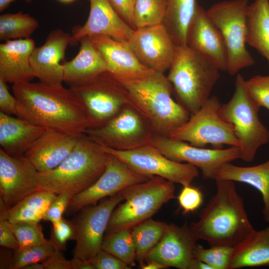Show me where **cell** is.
<instances>
[{
  "label": "cell",
  "instance_id": "cell-1",
  "mask_svg": "<svg viewBox=\"0 0 269 269\" xmlns=\"http://www.w3.org/2000/svg\"><path fill=\"white\" fill-rule=\"evenodd\" d=\"M16 116L46 129L79 135L90 128L86 111L71 88L30 81L13 84Z\"/></svg>",
  "mask_w": 269,
  "mask_h": 269
},
{
  "label": "cell",
  "instance_id": "cell-2",
  "mask_svg": "<svg viewBox=\"0 0 269 269\" xmlns=\"http://www.w3.org/2000/svg\"><path fill=\"white\" fill-rule=\"evenodd\" d=\"M216 183L215 194L202 210L199 220L189 226L197 240H204L210 246H224L233 248L255 229L235 182L217 180Z\"/></svg>",
  "mask_w": 269,
  "mask_h": 269
},
{
  "label": "cell",
  "instance_id": "cell-3",
  "mask_svg": "<svg viewBox=\"0 0 269 269\" xmlns=\"http://www.w3.org/2000/svg\"><path fill=\"white\" fill-rule=\"evenodd\" d=\"M119 81L129 104L148 122L155 134L169 137L189 119L190 114L172 98V86L164 73L153 71L140 78Z\"/></svg>",
  "mask_w": 269,
  "mask_h": 269
},
{
  "label": "cell",
  "instance_id": "cell-4",
  "mask_svg": "<svg viewBox=\"0 0 269 269\" xmlns=\"http://www.w3.org/2000/svg\"><path fill=\"white\" fill-rule=\"evenodd\" d=\"M108 154L85 134L80 135L70 154L56 168L37 171L36 185L56 194L73 196L92 185L106 169Z\"/></svg>",
  "mask_w": 269,
  "mask_h": 269
},
{
  "label": "cell",
  "instance_id": "cell-5",
  "mask_svg": "<svg viewBox=\"0 0 269 269\" xmlns=\"http://www.w3.org/2000/svg\"><path fill=\"white\" fill-rule=\"evenodd\" d=\"M220 70L215 64L187 45L176 47L166 77L176 101L190 116L210 98Z\"/></svg>",
  "mask_w": 269,
  "mask_h": 269
},
{
  "label": "cell",
  "instance_id": "cell-6",
  "mask_svg": "<svg viewBox=\"0 0 269 269\" xmlns=\"http://www.w3.org/2000/svg\"><path fill=\"white\" fill-rule=\"evenodd\" d=\"M120 192L125 202L113 211L106 233L132 229L151 218L164 204L175 198V186L171 181L154 176L127 187Z\"/></svg>",
  "mask_w": 269,
  "mask_h": 269
},
{
  "label": "cell",
  "instance_id": "cell-7",
  "mask_svg": "<svg viewBox=\"0 0 269 269\" xmlns=\"http://www.w3.org/2000/svg\"><path fill=\"white\" fill-rule=\"evenodd\" d=\"M257 106L249 95L246 80L237 74L231 99L221 105L219 114L231 124L239 143L241 159L253 161L258 150L269 142V131L261 121Z\"/></svg>",
  "mask_w": 269,
  "mask_h": 269
},
{
  "label": "cell",
  "instance_id": "cell-8",
  "mask_svg": "<svg viewBox=\"0 0 269 269\" xmlns=\"http://www.w3.org/2000/svg\"><path fill=\"white\" fill-rule=\"evenodd\" d=\"M248 0H229L214 4L207 14L219 30L227 54L226 72L234 75L255 64L246 47Z\"/></svg>",
  "mask_w": 269,
  "mask_h": 269
},
{
  "label": "cell",
  "instance_id": "cell-9",
  "mask_svg": "<svg viewBox=\"0 0 269 269\" xmlns=\"http://www.w3.org/2000/svg\"><path fill=\"white\" fill-rule=\"evenodd\" d=\"M221 104L215 96L210 97L188 120L174 131L169 137L198 147L211 145L213 148L224 145L239 147L233 127L219 114Z\"/></svg>",
  "mask_w": 269,
  "mask_h": 269
},
{
  "label": "cell",
  "instance_id": "cell-10",
  "mask_svg": "<svg viewBox=\"0 0 269 269\" xmlns=\"http://www.w3.org/2000/svg\"><path fill=\"white\" fill-rule=\"evenodd\" d=\"M85 134L101 146L121 151L150 144L155 135L148 122L129 104L106 124Z\"/></svg>",
  "mask_w": 269,
  "mask_h": 269
},
{
  "label": "cell",
  "instance_id": "cell-11",
  "mask_svg": "<svg viewBox=\"0 0 269 269\" xmlns=\"http://www.w3.org/2000/svg\"><path fill=\"white\" fill-rule=\"evenodd\" d=\"M70 88L86 111L89 129L103 126L129 104L125 88L108 71L85 84Z\"/></svg>",
  "mask_w": 269,
  "mask_h": 269
},
{
  "label": "cell",
  "instance_id": "cell-12",
  "mask_svg": "<svg viewBox=\"0 0 269 269\" xmlns=\"http://www.w3.org/2000/svg\"><path fill=\"white\" fill-rule=\"evenodd\" d=\"M101 146L105 152L115 156L140 175L159 176L182 186L190 185L199 176L197 168L168 158L151 144L127 151Z\"/></svg>",
  "mask_w": 269,
  "mask_h": 269
},
{
  "label": "cell",
  "instance_id": "cell-13",
  "mask_svg": "<svg viewBox=\"0 0 269 269\" xmlns=\"http://www.w3.org/2000/svg\"><path fill=\"white\" fill-rule=\"evenodd\" d=\"M151 144L168 158L190 164L200 169L202 177L206 179H213L215 171L222 164L241 159V151L238 146L224 149L205 148L156 134Z\"/></svg>",
  "mask_w": 269,
  "mask_h": 269
},
{
  "label": "cell",
  "instance_id": "cell-14",
  "mask_svg": "<svg viewBox=\"0 0 269 269\" xmlns=\"http://www.w3.org/2000/svg\"><path fill=\"white\" fill-rule=\"evenodd\" d=\"M123 200L119 192L97 205L86 206L80 210L73 222L76 232L74 257L90 262L101 250L112 213Z\"/></svg>",
  "mask_w": 269,
  "mask_h": 269
},
{
  "label": "cell",
  "instance_id": "cell-15",
  "mask_svg": "<svg viewBox=\"0 0 269 269\" xmlns=\"http://www.w3.org/2000/svg\"><path fill=\"white\" fill-rule=\"evenodd\" d=\"M108 154L105 170L89 188L72 197L66 211L68 215L74 214L85 207L96 205L101 199L112 196L127 187L152 177L134 172L119 159Z\"/></svg>",
  "mask_w": 269,
  "mask_h": 269
},
{
  "label": "cell",
  "instance_id": "cell-16",
  "mask_svg": "<svg viewBox=\"0 0 269 269\" xmlns=\"http://www.w3.org/2000/svg\"><path fill=\"white\" fill-rule=\"evenodd\" d=\"M37 171L24 155L11 156L0 148V210L36 191Z\"/></svg>",
  "mask_w": 269,
  "mask_h": 269
},
{
  "label": "cell",
  "instance_id": "cell-17",
  "mask_svg": "<svg viewBox=\"0 0 269 269\" xmlns=\"http://www.w3.org/2000/svg\"><path fill=\"white\" fill-rule=\"evenodd\" d=\"M127 42L144 66L164 73L168 70L176 46L163 24L134 29Z\"/></svg>",
  "mask_w": 269,
  "mask_h": 269
},
{
  "label": "cell",
  "instance_id": "cell-18",
  "mask_svg": "<svg viewBox=\"0 0 269 269\" xmlns=\"http://www.w3.org/2000/svg\"><path fill=\"white\" fill-rule=\"evenodd\" d=\"M197 241L187 224H167L160 241L147 254L143 263L156 261L166 268L189 269Z\"/></svg>",
  "mask_w": 269,
  "mask_h": 269
},
{
  "label": "cell",
  "instance_id": "cell-19",
  "mask_svg": "<svg viewBox=\"0 0 269 269\" xmlns=\"http://www.w3.org/2000/svg\"><path fill=\"white\" fill-rule=\"evenodd\" d=\"M186 45L226 71L227 54L223 37L207 10L198 4L187 29Z\"/></svg>",
  "mask_w": 269,
  "mask_h": 269
},
{
  "label": "cell",
  "instance_id": "cell-20",
  "mask_svg": "<svg viewBox=\"0 0 269 269\" xmlns=\"http://www.w3.org/2000/svg\"><path fill=\"white\" fill-rule=\"evenodd\" d=\"M71 34L61 29L51 31L44 44L35 47L30 57V66L34 78L47 85L62 84L64 59L66 48L70 44Z\"/></svg>",
  "mask_w": 269,
  "mask_h": 269
},
{
  "label": "cell",
  "instance_id": "cell-21",
  "mask_svg": "<svg viewBox=\"0 0 269 269\" xmlns=\"http://www.w3.org/2000/svg\"><path fill=\"white\" fill-rule=\"evenodd\" d=\"M88 37L104 60L107 71L118 80L138 79L154 71L139 62L127 41L106 35Z\"/></svg>",
  "mask_w": 269,
  "mask_h": 269
},
{
  "label": "cell",
  "instance_id": "cell-22",
  "mask_svg": "<svg viewBox=\"0 0 269 269\" xmlns=\"http://www.w3.org/2000/svg\"><path fill=\"white\" fill-rule=\"evenodd\" d=\"M89 1L87 20L73 31L70 44H75L84 37L95 35H106L118 40L128 41L134 29L120 16L109 0Z\"/></svg>",
  "mask_w": 269,
  "mask_h": 269
},
{
  "label": "cell",
  "instance_id": "cell-23",
  "mask_svg": "<svg viewBox=\"0 0 269 269\" xmlns=\"http://www.w3.org/2000/svg\"><path fill=\"white\" fill-rule=\"evenodd\" d=\"M80 135L47 129L25 152L24 155L37 171L51 170L57 167L70 154Z\"/></svg>",
  "mask_w": 269,
  "mask_h": 269
},
{
  "label": "cell",
  "instance_id": "cell-24",
  "mask_svg": "<svg viewBox=\"0 0 269 269\" xmlns=\"http://www.w3.org/2000/svg\"><path fill=\"white\" fill-rule=\"evenodd\" d=\"M29 38L10 40L0 44V78L13 84L29 82L34 78L30 57L35 48Z\"/></svg>",
  "mask_w": 269,
  "mask_h": 269
},
{
  "label": "cell",
  "instance_id": "cell-25",
  "mask_svg": "<svg viewBox=\"0 0 269 269\" xmlns=\"http://www.w3.org/2000/svg\"><path fill=\"white\" fill-rule=\"evenodd\" d=\"M79 42L77 55L63 64V82L70 88L85 84L107 71L104 60L89 37H84Z\"/></svg>",
  "mask_w": 269,
  "mask_h": 269
},
{
  "label": "cell",
  "instance_id": "cell-26",
  "mask_svg": "<svg viewBox=\"0 0 269 269\" xmlns=\"http://www.w3.org/2000/svg\"><path fill=\"white\" fill-rule=\"evenodd\" d=\"M47 129L0 111V148L11 156L24 155Z\"/></svg>",
  "mask_w": 269,
  "mask_h": 269
},
{
  "label": "cell",
  "instance_id": "cell-27",
  "mask_svg": "<svg viewBox=\"0 0 269 269\" xmlns=\"http://www.w3.org/2000/svg\"><path fill=\"white\" fill-rule=\"evenodd\" d=\"M226 162L215 171L213 179L239 182L249 184L261 194L264 220L269 223V159L252 166H239Z\"/></svg>",
  "mask_w": 269,
  "mask_h": 269
},
{
  "label": "cell",
  "instance_id": "cell-28",
  "mask_svg": "<svg viewBox=\"0 0 269 269\" xmlns=\"http://www.w3.org/2000/svg\"><path fill=\"white\" fill-rule=\"evenodd\" d=\"M269 267V226L256 230L233 248L228 269Z\"/></svg>",
  "mask_w": 269,
  "mask_h": 269
},
{
  "label": "cell",
  "instance_id": "cell-29",
  "mask_svg": "<svg viewBox=\"0 0 269 269\" xmlns=\"http://www.w3.org/2000/svg\"><path fill=\"white\" fill-rule=\"evenodd\" d=\"M246 26V43L269 63V0H255L248 5Z\"/></svg>",
  "mask_w": 269,
  "mask_h": 269
},
{
  "label": "cell",
  "instance_id": "cell-30",
  "mask_svg": "<svg viewBox=\"0 0 269 269\" xmlns=\"http://www.w3.org/2000/svg\"><path fill=\"white\" fill-rule=\"evenodd\" d=\"M57 195L43 190H37L12 207L0 210V219L6 220L10 223H39Z\"/></svg>",
  "mask_w": 269,
  "mask_h": 269
},
{
  "label": "cell",
  "instance_id": "cell-31",
  "mask_svg": "<svg viewBox=\"0 0 269 269\" xmlns=\"http://www.w3.org/2000/svg\"><path fill=\"white\" fill-rule=\"evenodd\" d=\"M196 0H166L163 25L176 47L186 45V33L197 6Z\"/></svg>",
  "mask_w": 269,
  "mask_h": 269
},
{
  "label": "cell",
  "instance_id": "cell-32",
  "mask_svg": "<svg viewBox=\"0 0 269 269\" xmlns=\"http://www.w3.org/2000/svg\"><path fill=\"white\" fill-rule=\"evenodd\" d=\"M167 224L151 218L131 229L135 246L136 260L140 264L143 263L147 254L160 241Z\"/></svg>",
  "mask_w": 269,
  "mask_h": 269
},
{
  "label": "cell",
  "instance_id": "cell-33",
  "mask_svg": "<svg viewBox=\"0 0 269 269\" xmlns=\"http://www.w3.org/2000/svg\"><path fill=\"white\" fill-rule=\"evenodd\" d=\"M39 26L38 21L28 13L21 11L0 15V40L30 38Z\"/></svg>",
  "mask_w": 269,
  "mask_h": 269
},
{
  "label": "cell",
  "instance_id": "cell-34",
  "mask_svg": "<svg viewBox=\"0 0 269 269\" xmlns=\"http://www.w3.org/2000/svg\"><path fill=\"white\" fill-rule=\"evenodd\" d=\"M101 250L114 255L131 267L135 266L136 249L131 229H124L106 233Z\"/></svg>",
  "mask_w": 269,
  "mask_h": 269
},
{
  "label": "cell",
  "instance_id": "cell-35",
  "mask_svg": "<svg viewBox=\"0 0 269 269\" xmlns=\"http://www.w3.org/2000/svg\"><path fill=\"white\" fill-rule=\"evenodd\" d=\"M166 0H135L133 12V27L137 29L163 24Z\"/></svg>",
  "mask_w": 269,
  "mask_h": 269
},
{
  "label": "cell",
  "instance_id": "cell-36",
  "mask_svg": "<svg viewBox=\"0 0 269 269\" xmlns=\"http://www.w3.org/2000/svg\"><path fill=\"white\" fill-rule=\"evenodd\" d=\"M55 251L50 241L46 244L19 248L13 255L12 269H23L30 264L42 262Z\"/></svg>",
  "mask_w": 269,
  "mask_h": 269
},
{
  "label": "cell",
  "instance_id": "cell-37",
  "mask_svg": "<svg viewBox=\"0 0 269 269\" xmlns=\"http://www.w3.org/2000/svg\"><path fill=\"white\" fill-rule=\"evenodd\" d=\"M232 250V248L228 246H214L205 248L196 245L193 257L204 262L212 269H228Z\"/></svg>",
  "mask_w": 269,
  "mask_h": 269
},
{
  "label": "cell",
  "instance_id": "cell-38",
  "mask_svg": "<svg viewBox=\"0 0 269 269\" xmlns=\"http://www.w3.org/2000/svg\"><path fill=\"white\" fill-rule=\"evenodd\" d=\"M11 229L20 248L46 244L50 242L44 236L39 223L19 222L11 223Z\"/></svg>",
  "mask_w": 269,
  "mask_h": 269
},
{
  "label": "cell",
  "instance_id": "cell-39",
  "mask_svg": "<svg viewBox=\"0 0 269 269\" xmlns=\"http://www.w3.org/2000/svg\"><path fill=\"white\" fill-rule=\"evenodd\" d=\"M246 86L257 106L269 111V75L254 76L246 80Z\"/></svg>",
  "mask_w": 269,
  "mask_h": 269
},
{
  "label": "cell",
  "instance_id": "cell-40",
  "mask_svg": "<svg viewBox=\"0 0 269 269\" xmlns=\"http://www.w3.org/2000/svg\"><path fill=\"white\" fill-rule=\"evenodd\" d=\"M52 225L50 242L56 251L62 252L65 249L68 241L76 239L74 223L63 218Z\"/></svg>",
  "mask_w": 269,
  "mask_h": 269
},
{
  "label": "cell",
  "instance_id": "cell-41",
  "mask_svg": "<svg viewBox=\"0 0 269 269\" xmlns=\"http://www.w3.org/2000/svg\"><path fill=\"white\" fill-rule=\"evenodd\" d=\"M177 198L179 206L185 214L196 211L203 202L202 191L190 184L183 186Z\"/></svg>",
  "mask_w": 269,
  "mask_h": 269
},
{
  "label": "cell",
  "instance_id": "cell-42",
  "mask_svg": "<svg viewBox=\"0 0 269 269\" xmlns=\"http://www.w3.org/2000/svg\"><path fill=\"white\" fill-rule=\"evenodd\" d=\"M73 196L66 194H57L46 210L43 220L52 224L61 220Z\"/></svg>",
  "mask_w": 269,
  "mask_h": 269
},
{
  "label": "cell",
  "instance_id": "cell-43",
  "mask_svg": "<svg viewBox=\"0 0 269 269\" xmlns=\"http://www.w3.org/2000/svg\"><path fill=\"white\" fill-rule=\"evenodd\" d=\"M93 269H130L129 266L114 255L101 250L90 261Z\"/></svg>",
  "mask_w": 269,
  "mask_h": 269
},
{
  "label": "cell",
  "instance_id": "cell-44",
  "mask_svg": "<svg viewBox=\"0 0 269 269\" xmlns=\"http://www.w3.org/2000/svg\"><path fill=\"white\" fill-rule=\"evenodd\" d=\"M6 83L0 78V111L16 116V100L9 92Z\"/></svg>",
  "mask_w": 269,
  "mask_h": 269
},
{
  "label": "cell",
  "instance_id": "cell-45",
  "mask_svg": "<svg viewBox=\"0 0 269 269\" xmlns=\"http://www.w3.org/2000/svg\"><path fill=\"white\" fill-rule=\"evenodd\" d=\"M0 246L14 251L20 248L11 229V223L2 219H0Z\"/></svg>",
  "mask_w": 269,
  "mask_h": 269
},
{
  "label": "cell",
  "instance_id": "cell-46",
  "mask_svg": "<svg viewBox=\"0 0 269 269\" xmlns=\"http://www.w3.org/2000/svg\"><path fill=\"white\" fill-rule=\"evenodd\" d=\"M109 1L120 16L133 29V12L135 0Z\"/></svg>",
  "mask_w": 269,
  "mask_h": 269
},
{
  "label": "cell",
  "instance_id": "cell-47",
  "mask_svg": "<svg viewBox=\"0 0 269 269\" xmlns=\"http://www.w3.org/2000/svg\"><path fill=\"white\" fill-rule=\"evenodd\" d=\"M44 269H72L71 260H67L62 252L56 251L42 262Z\"/></svg>",
  "mask_w": 269,
  "mask_h": 269
},
{
  "label": "cell",
  "instance_id": "cell-48",
  "mask_svg": "<svg viewBox=\"0 0 269 269\" xmlns=\"http://www.w3.org/2000/svg\"><path fill=\"white\" fill-rule=\"evenodd\" d=\"M72 269H93L89 261L82 260L78 257H74L71 259Z\"/></svg>",
  "mask_w": 269,
  "mask_h": 269
},
{
  "label": "cell",
  "instance_id": "cell-49",
  "mask_svg": "<svg viewBox=\"0 0 269 269\" xmlns=\"http://www.w3.org/2000/svg\"><path fill=\"white\" fill-rule=\"evenodd\" d=\"M142 269H162L166 268L163 265L156 261H149L140 264Z\"/></svg>",
  "mask_w": 269,
  "mask_h": 269
},
{
  "label": "cell",
  "instance_id": "cell-50",
  "mask_svg": "<svg viewBox=\"0 0 269 269\" xmlns=\"http://www.w3.org/2000/svg\"><path fill=\"white\" fill-rule=\"evenodd\" d=\"M189 269H212L211 268L204 262L193 258L191 262Z\"/></svg>",
  "mask_w": 269,
  "mask_h": 269
},
{
  "label": "cell",
  "instance_id": "cell-51",
  "mask_svg": "<svg viewBox=\"0 0 269 269\" xmlns=\"http://www.w3.org/2000/svg\"><path fill=\"white\" fill-rule=\"evenodd\" d=\"M16 0H0V11H3L6 9L11 3ZM26 2L30 3L32 0H21Z\"/></svg>",
  "mask_w": 269,
  "mask_h": 269
},
{
  "label": "cell",
  "instance_id": "cell-52",
  "mask_svg": "<svg viewBox=\"0 0 269 269\" xmlns=\"http://www.w3.org/2000/svg\"><path fill=\"white\" fill-rule=\"evenodd\" d=\"M23 269H44V266L42 262L35 263L26 266Z\"/></svg>",
  "mask_w": 269,
  "mask_h": 269
},
{
  "label": "cell",
  "instance_id": "cell-53",
  "mask_svg": "<svg viewBox=\"0 0 269 269\" xmlns=\"http://www.w3.org/2000/svg\"><path fill=\"white\" fill-rule=\"evenodd\" d=\"M58 0L63 3H71L74 1L75 0Z\"/></svg>",
  "mask_w": 269,
  "mask_h": 269
}]
</instances>
